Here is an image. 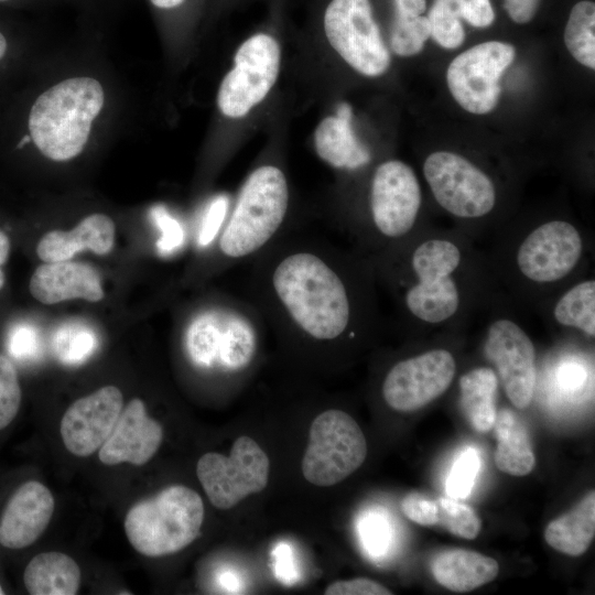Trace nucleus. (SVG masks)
<instances>
[{"instance_id": "obj_1", "label": "nucleus", "mask_w": 595, "mask_h": 595, "mask_svg": "<svg viewBox=\"0 0 595 595\" xmlns=\"http://www.w3.org/2000/svg\"><path fill=\"white\" fill-rule=\"evenodd\" d=\"M251 261L249 299L282 337L334 348L361 344L381 326L372 264L353 248L282 234Z\"/></svg>"}, {"instance_id": "obj_2", "label": "nucleus", "mask_w": 595, "mask_h": 595, "mask_svg": "<svg viewBox=\"0 0 595 595\" xmlns=\"http://www.w3.org/2000/svg\"><path fill=\"white\" fill-rule=\"evenodd\" d=\"M368 259L397 326L414 334L463 331L501 291L487 252L457 228L426 225Z\"/></svg>"}, {"instance_id": "obj_3", "label": "nucleus", "mask_w": 595, "mask_h": 595, "mask_svg": "<svg viewBox=\"0 0 595 595\" xmlns=\"http://www.w3.org/2000/svg\"><path fill=\"white\" fill-rule=\"evenodd\" d=\"M491 238L486 252L494 275L517 306L538 312L589 267L591 236L565 217L501 226Z\"/></svg>"}, {"instance_id": "obj_4", "label": "nucleus", "mask_w": 595, "mask_h": 595, "mask_svg": "<svg viewBox=\"0 0 595 595\" xmlns=\"http://www.w3.org/2000/svg\"><path fill=\"white\" fill-rule=\"evenodd\" d=\"M267 322L250 299L220 295L192 312L184 323L182 346L197 370L237 377L257 359Z\"/></svg>"}, {"instance_id": "obj_5", "label": "nucleus", "mask_w": 595, "mask_h": 595, "mask_svg": "<svg viewBox=\"0 0 595 595\" xmlns=\"http://www.w3.org/2000/svg\"><path fill=\"white\" fill-rule=\"evenodd\" d=\"M289 208L290 190L284 171L274 163L256 166L212 240H215L216 266L235 267L261 253L282 235Z\"/></svg>"}, {"instance_id": "obj_6", "label": "nucleus", "mask_w": 595, "mask_h": 595, "mask_svg": "<svg viewBox=\"0 0 595 595\" xmlns=\"http://www.w3.org/2000/svg\"><path fill=\"white\" fill-rule=\"evenodd\" d=\"M422 210L414 170L397 159L379 163L368 181L364 214L347 224L351 248L370 258L404 241L426 226Z\"/></svg>"}, {"instance_id": "obj_7", "label": "nucleus", "mask_w": 595, "mask_h": 595, "mask_svg": "<svg viewBox=\"0 0 595 595\" xmlns=\"http://www.w3.org/2000/svg\"><path fill=\"white\" fill-rule=\"evenodd\" d=\"M104 106V89L91 77L63 80L44 91L29 116L30 136L48 159L77 156L88 140L94 119Z\"/></svg>"}, {"instance_id": "obj_8", "label": "nucleus", "mask_w": 595, "mask_h": 595, "mask_svg": "<svg viewBox=\"0 0 595 595\" xmlns=\"http://www.w3.org/2000/svg\"><path fill=\"white\" fill-rule=\"evenodd\" d=\"M422 172L433 199L458 230L475 241L497 231L499 194L485 170L461 154L435 151L425 158Z\"/></svg>"}, {"instance_id": "obj_9", "label": "nucleus", "mask_w": 595, "mask_h": 595, "mask_svg": "<svg viewBox=\"0 0 595 595\" xmlns=\"http://www.w3.org/2000/svg\"><path fill=\"white\" fill-rule=\"evenodd\" d=\"M204 520L201 496L183 485L164 488L132 506L125 518V532L136 551L163 556L181 551L198 536Z\"/></svg>"}, {"instance_id": "obj_10", "label": "nucleus", "mask_w": 595, "mask_h": 595, "mask_svg": "<svg viewBox=\"0 0 595 595\" xmlns=\"http://www.w3.org/2000/svg\"><path fill=\"white\" fill-rule=\"evenodd\" d=\"M512 304L500 291L484 312L483 354L511 404L526 409L537 389V348Z\"/></svg>"}, {"instance_id": "obj_11", "label": "nucleus", "mask_w": 595, "mask_h": 595, "mask_svg": "<svg viewBox=\"0 0 595 595\" xmlns=\"http://www.w3.org/2000/svg\"><path fill=\"white\" fill-rule=\"evenodd\" d=\"M318 20L328 45L354 71L379 77L389 69L390 50L371 0H321Z\"/></svg>"}, {"instance_id": "obj_12", "label": "nucleus", "mask_w": 595, "mask_h": 595, "mask_svg": "<svg viewBox=\"0 0 595 595\" xmlns=\"http://www.w3.org/2000/svg\"><path fill=\"white\" fill-rule=\"evenodd\" d=\"M443 337L440 335L437 344L413 351L387 369L380 393L390 409L418 411L448 390L457 375L458 361L453 349L444 345Z\"/></svg>"}, {"instance_id": "obj_13", "label": "nucleus", "mask_w": 595, "mask_h": 595, "mask_svg": "<svg viewBox=\"0 0 595 595\" xmlns=\"http://www.w3.org/2000/svg\"><path fill=\"white\" fill-rule=\"evenodd\" d=\"M367 456L366 437L345 411L331 409L312 422L302 461L303 476L316 486H332L351 475Z\"/></svg>"}, {"instance_id": "obj_14", "label": "nucleus", "mask_w": 595, "mask_h": 595, "mask_svg": "<svg viewBox=\"0 0 595 595\" xmlns=\"http://www.w3.org/2000/svg\"><path fill=\"white\" fill-rule=\"evenodd\" d=\"M281 68V46L269 31H258L237 48L234 64L223 78L217 106L228 118L246 117L269 95Z\"/></svg>"}, {"instance_id": "obj_15", "label": "nucleus", "mask_w": 595, "mask_h": 595, "mask_svg": "<svg viewBox=\"0 0 595 595\" xmlns=\"http://www.w3.org/2000/svg\"><path fill=\"white\" fill-rule=\"evenodd\" d=\"M270 462L249 436L235 440L230 455L209 452L201 456L196 474L209 501L218 509H230L245 497L263 490Z\"/></svg>"}, {"instance_id": "obj_16", "label": "nucleus", "mask_w": 595, "mask_h": 595, "mask_svg": "<svg viewBox=\"0 0 595 595\" xmlns=\"http://www.w3.org/2000/svg\"><path fill=\"white\" fill-rule=\"evenodd\" d=\"M515 56V47L501 41L483 42L458 54L446 71L453 98L470 113L493 111L501 94L500 79Z\"/></svg>"}, {"instance_id": "obj_17", "label": "nucleus", "mask_w": 595, "mask_h": 595, "mask_svg": "<svg viewBox=\"0 0 595 595\" xmlns=\"http://www.w3.org/2000/svg\"><path fill=\"white\" fill-rule=\"evenodd\" d=\"M123 408L116 386H105L76 400L65 411L60 432L72 454L86 457L98 451L111 433Z\"/></svg>"}, {"instance_id": "obj_18", "label": "nucleus", "mask_w": 595, "mask_h": 595, "mask_svg": "<svg viewBox=\"0 0 595 595\" xmlns=\"http://www.w3.org/2000/svg\"><path fill=\"white\" fill-rule=\"evenodd\" d=\"M162 440V425L149 416L141 399L133 398L122 408L111 433L98 450V457L105 465H143L158 452Z\"/></svg>"}, {"instance_id": "obj_19", "label": "nucleus", "mask_w": 595, "mask_h": 595, "mask_svg": "<svg viewBox=\"0 0 595 595\" xmlns=\"http://www.w3.org/2000/svg\"><path fill=\"white\" fill-rule=\"evenodd\" d=\"M55 508L50 489L40 482L22 484L10 497L0 518V544L23 549L47 528Z\"/></svg>"}, {"instance_id": "obj_20", "label": "nucleus", "mask_w": 595, "mask_h": 595, "mask_svg": "<svg viewBox=\"0 0 595 595\" xmlns=\"http://www.w3.org/2000/svg\"><path fill=\"white\" fill-rule=\"evenodd\" d=\"M351 120V107L340 102L336 113L323 118L314 131L317 156L334 170L345 173L360 172L372 162V153L356 137Z\"/></svg>"}, {"instance_id": "obj_21", "label": "nucleus", "mask_w": 595, "mask_h": 595, "mask_svg": "<svg viewBox=\"0 0 595 595\" xmlns=\"http://www.w3.org/2000/svg\"><path fill=\"white\" fill-rule=\"evenodd\" d=\"M29 286L32 296L43 304L74 299L98 302L104 298L98 272L80 262L43 263L35 269Z\"/></svg>"}, {"instance_id": "obj_22", "label": "nucleus", "mask_w": 595, "mask_h": 595, "mask_svg": "<svg viewBox=\"0 0 595 595\" xmlns=\"http://www.w3.org/2000/svg\"><path fill=\"white\" fill-rule=\"evenodd\" d=\"M115 237L113 220L105 214H91L72 230L46 232L36 246V253L44 262L68 261L86 249L97 255H107L113 248Z\"/></svg>"}, {"instance_id": "obj_23", "label": "nucleus", "mask_w": 595, "mask_h": 595, "mask_svg": "<svg viewBox=\"0 0 595 595\" xmlns=\"http://www.w3.org/2000/svg\"><path fill=\"white\" fill-rule=\"evenodd\" d=\"M548 326L587 340L595 336V280L584 275L553 296L539 311Z\"/></svg>"}, {"instance_id": "obj_24", "label": "nucleus", "mask_w": 595, "mask_h": 595, "mask_svg": "<svg viewBox=\"0 0 595 595\" xmlns=\"http://www.w3.org/2000/svg\"><path fill=\"white\" fill-rule=\"evenodd\" d=\"M428 19L432 39L446 50H455L465 41L462 19L475 28H488L495 21L490 0H434Z\"/></svg>"}, {"instance_id": "obj_25", "label": "nucleus", "mask_w": 595, "mask_h": 595, "mask_svg": "<svg viewBox=\"0 0 595 595\" xmlns=\"http://www.w3.org/2000/svg\"><path fill=\"white\" fill-rule=\"evenodd\" d=\"M431 572L445 588L465 593L494 581L499 573V564L476 551L448 549L434 556Z\"/></svg>"}, {"instance_id": "obj_26", "label": "nucleus", "mask_w": 595, "mask_h": 595, "mask_svg": "<svg viewBox=\"0 0 595 595\" xmlns=\"http://www.w3.org/2000/svg\"><path fill=\"white\" fill-rule=\"evenodd\" d=\"M493 428L497 439L494 456L497 468L512 476L529 474L536 466V456L520 416L510 409H501Z\"/></svg>"}, {"instance_id": "obj_27", "label": "nucleus", "mask_w": 595, "mask_h": 595, "mask_svg": "<svg viewBox=\"0 0 595 595\" xmlns=\"http://www.w3.org/2000/svg\"><path fill=\"white\" fill-rule=\"evenodd\" d=\"M82 581L78 564L56 551L35 555L26 565L23 582L32 595H74Z\"/></svg>"}, {"instance_id": "obj_28", "label": "nucleus", "mask_w": 595, "mask_h": 595, "mask_svg": "<svg viewBox=\"0 0 595 595\" xmlns=\"http://www.w3.org/2000/svg\"><path fill=\"white\" fill-rule=\"evenodd\" d=\"M498 386L497 375L488 366L475 367L458 378L461 408L477 432H488L494 426Z\"/></svg>"}, {"instance_id": "obj_29", "label": "nucleus", "mask_w": 595, "mask_h": 595, "mask_svg": "<svg viewBox=\"0 0 595 595\" xmlns=\"http://www.w3.org/2000/svg\"><path fill=\"white\" fill-rule=\"evenodd\" d=\"M595 534V493L591 490L569 512L552 520L544 530L547 543L556 551L577 556L591 545Z\"/></svg>"}, {"instance_id": "obj_30", "label": "nucleus", "mask_w": 595, "mask_h": 595, "mask_svg": "<svg viewBox=\"0 0 595 595\" xmlns=\"http://www.w3.org/2000/svg\"><path fill=\"white\" fill-rule=\"evenodd\" d=\"M391 4L389 50L401 57L421 53L431 36L429 19L423 15L426 0H391Z\"/></svg>"}, {"instance_id": "obj_31", "label": "nucleus", "mask_w": 595, "mask_h": 595, "mask_svg": "<svg viewBox=\"0 0 595 595\" xmlns=\"http://www.w3.org/2000/svg\"><path fill=\"white\" fill-rule=\"evenodd\" d=\"M564 43L580 64L595 68V4L584 0L571 10L564 30Z\"/></svg>"}, {"instance_id": "obj_32", "label": "nucleus", "mask_w": 595, "mask_h": 595, "mask_svg": "<svg viewBox=\"0 0 595 595\" xmlns=\"http://www.w3.org/2000/svg\"><path fill=\"white\" fill-rule=\"evenodd\" d=\"M52 346L61 363L77 366L91 357L98 346V340L96 334L88 327L72 324L56 331Z\"/></svg>"}, {"instance_id": "obj_33", "label": "nucleus", "mask_w": 595, "mask_h": 595, "mask_svg": "<svg viewBox=\"0 0 595 595\" xmlns=\"http://www.w3.org/2000/svg\"><path fill=\"white\" fill-rule=\"evenodd\" d=\"M437 502L440 507L439 524L463 539L472 540L478 536L482 520L469 505L451 497H441Z\"/></svg>"}, {"instance_id": "obj_34", "label": "nucleus", "mask_w": 595, "mask_h": 595, "mask_svg": "<svg viewBox=\"0 0 595 595\" xmlns=\"http://www.w3.org/2000/svg\"><path fill=\"white\" fill-rule=\"evenodd\" d=\"M21 397L17 369L9 358L0 354V430L18 414Z\"/></svg>"}, {"instance_id": "obj_35", "label": "nucleus", "mask_w": 595, "mask_h": 595, "mask_svg": "<svg viewBox=\"0 0 595 595\" xmlns=\"http://www.w3.org/2000/svg\"><path fill=\"white\" fill-rule=\"evenodd\" d=\"M479 457L474 448H466L454 463L446 482V493L454 499L469 496L479 469Z\"/></svg>"}, {"instance_id": "obj_36", "label": "nucleus", "mask_w": 595, "mask_h": 595, "mask_svg": "<svg viewBox=\"0 0 595 595\" xmlns=\"http://www.w3.org/2000/svg\"><path fill=\"white\" fill-rule=\"evenodd\" d=\"M401 510L408 519L420 526L439 524L437 499H430L420 493H410L402 499Z\"/></svg>"}, {"instance_id": "obj_37", "label": "nucleus", "mask_w": 595, "mask_h": 595, "mask_svg": "<svg viewBox=\"0 0 595 595\" xmlns=\"http://www.w3.org/2000/svg\"><path fill=\"white\" fill-rule=\"evenodd\" d=\"M7 346L15 359L30 360L40 353V337L32 326L18 324L10 329Z\"/></svg>"}, {"instance_id": "obj_38", "label": "nucleus", "mask_w": 595, "mask_h": 595, "mask_svg": "<svg viewBox=\"0 0 595 595\" xmlns=\"http://www.w3.org/2000/svg\"><path fill=\"white\" fill-rule=\"evenodd\" d=\"M152 218L162 235L156 241L161 252H171L183 242L184 234L181 225L163 206H155L151 210Z\"/></svg>"}, {"instance_id": "obj_39", "label": "nucleus", "mask_w": 595, "mask_h": 595, "mask_svg": "<svg viewBox=\"0 0 595 595\" xmlns=\"http://www.w3.org/2000/svg\"><path fill=\"white\" fill-rule=\"evenodd\" d=\"M360 536L369 553L381 554L389 542V526L380 516L374 513L366 516L360 521Z\"/></svg>"}, {"instance_id": "obj_40", "label": "nucleus", "mask_w": 595, "mask_h": 595, "mask_svg": "<svg viewBox=\"0 0 595 595\" xmlns=\"http://www.w3.org/2000/svg\"><path fill=\"white\" fill-rule=\"evenodd\" d=\"M326 595H391L392 592L380 583L366 577L337 581L328 585Z\"/></svg>"}, {"instance_id": "obj_41", "label": "nucleus", "mask_w": 595, "mask_h": 595, "mask_svg": "<svg viewBox=\"0 0 595 595\" xmlns=\"http://www.w3.org/2000/svg\"><path fill=\"white\" fill-rule=\"evenodd\" d=\"M274 575L284 585H292L299 580V572L289 544L280 542L272 551Z\"/></svg>"}, {"instance_id": "obj_42", "label": "nucleus", "mask_w": 595, "mask_h": 595, "mask_svg": "<svg viewBox=\"0 0 595 595\" xmlns=\"http://www.w3.org/2000/svg\"><path fill=\"white\" fill-rule=\"evenodd\" d=\"M226 208L225 197H217L212 202L201 229V245L208 246L210 244L225 218Z\"/></svg>"}, {"instance_id": "obj_43", "label": "nucleus", "mask_w": 595, "mask_h": 595, "mask_svg": "<svg viewBox=\"0 0 595 595\" xmlns=\"http://www.w3.org/2000/svg\"><path fill=\"white\" fill-rule=\"evenodd\" d=\"M540 0H504L509 18L519 24L530 22L536 15Z\"/></svg>"}, {"instance_id": "obj_44", "label": "nucleus", "mask_w": 595, "mask_h": 595, "mask_svg": "<svg viewBox=\"0 0 595 595\" xmlns=\"http://www.w3.org/2000/svg\"><path fill=\"white\" fill-rule=\"evenodd\" d=\"M585 379L583 368L577 364H566L559 370V383L563 390H580Z\"/></svg>"}, {"instance_id": "obj_45", "label": "nucleus", "mask_w": 595, "mask_h": 595, "mask_svg": "<svg viewBox=\"0 0 595 595\" xmlns=\"http://www.w3.org/2000/svg\"><path fill=\"white\" fill-rule=\"evenodd\" d=\"M150 2L161 10H173L183 6L186 0H150Z\"/></svg>"}, {"instance_id": "obj_46", "label": "nucleus", "mask_w": 595, "mask_h": 595, "mask_svg": "<svg viewBox=\"0 0 595 595\" xmlns=\"http://www.w3.org/2000/svg\"><path fill=\"white\" fill-rule=\"evenodd\" d=\"M10 252V240L8 236L0 230V266L4 264Z\"/></svg>"}, {"instance_id": "obj_47", "label": "nucleus", "mask_w": 595, "mask_h": 595, "mask_svg": "<svg viewBox=\"0 0 595 595\" xmlns=\"http://www.w3.org/2000/svg\"><path fill=\"white\" fill-rule=\"evenodd\" d=\"M7 52V41L3 34L0 32V60L4 56Z\"/></svg>"}, {"instance_id": "obj_48", "label": "nucleus", "mask_w": 595, "mask_h": 595, "mask_svg": "<svg viewBox=\"0 0 595 595\" xmlns=\"http://www.w3.org/2000/svg\"><path fill=\"white\" fill-rule=\"evenodd\" d=\"M32 139H31V136L30 134H26L24 136L18 143L17 145V149H20L22 147H24V144H26L28 142H30Z\"/></svg>"}, {"instance_id": "obj_49", "label": "nucleus", "mask_w": 595, "mask_h": 595, "mask_svg": "<svg viewBox=\"0 0 595 595\" xmlns=\"http://www.w3.org/2000/svg\"><path fill=\"white\" fill-rule=\"evenodd\" d=\"M4 282H6V278H4V274H3L2 270L0 269V290L4 285Z\"/></svg>"}, {"instance_id": "obj_50", "label": "nucleus", "mask_w": 595, "mask_h": 595, "mask_svg": "<svg viewBox=\"0 0 595 595\" xmlns=\"http://www.w3.org/2000/svg\"><path fill=\"white\" fill-rule=\"evenodd\" d=\"M3 593H4V592H3V588H2V586H1V584H0V595H2Z\"/></svg>"}, {"instance_id": "obj_51", "label": "nucleus", "mask_w": 595, "mask_h": 595, "mask_svg": "<svg viewBox=\"0 0 595 595\" xmlns=\"http://www.w3.org/2000/svg\"><path fill=\"white\" fill-rule=\"evenodd\" d=\"M8 1V0H0V2Z\"/></svg>"}]
</instances>
